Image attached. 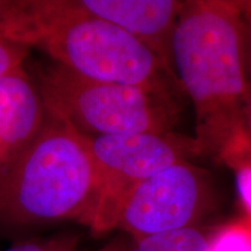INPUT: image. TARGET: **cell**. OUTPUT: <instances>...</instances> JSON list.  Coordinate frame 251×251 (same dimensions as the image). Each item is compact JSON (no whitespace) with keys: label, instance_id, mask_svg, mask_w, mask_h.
Segmentation results:
<instances>
[{"label":"cell","instance_id":"cell-1","mask_svg":"<svg viewBox=\"0 0 251 251\" xmlns=\"http://www.w3.org/2000/svg\"><path fill=\"white\" fill-rule=\"evenodd\" d=\"M246 1H185L171 40V65L196 114L202 156L230 168L251 150Z\"/></svg>","mask_w":251,"mask_h":251},{"label":"cell","instance_id":"cell-2","mask_svg":"<svg viewBox=\"0 0 251 251\" xmlns=\"http://www.w3.org/2000/svg\"><path fill=\"white\" fill-rule=\"evenodd\" d=\"M96 166L86 136L47 115L37 136L0 170V221L72 220L90 227Z\"/></svg>","mask_w":251,"mask_h":251},{"label":"cell","instance_id":"cell-3","mask_svg":"<svg viewBox=\"0 0 251 251\" xmlns=\"http://www.w3.org/2000/svg\"><path fill=\"white\" fill-rule=\"evenodd\" d=\"M39 92L48 117L84 136L171 131V100L140 87L91 80L55 64Z\"/></svg>","mask_w":251,"mask_h":251},{"label":"cell","instance_id":"cell-4","mask_svg":"<svg viewBox=\"0 0 251 251\" xmlns=\"http://www.w3.org/2000/svg\"><path fill=\"white\" fill-rule=\"evenodd\" d=\"M68 13L40 47L56 62L87 79L140 87L170 99L164 63L142 41L115 25L81 14L67 0Z\"/></svg>","mask_w":251,"mask_h":251},{"label":"cell","instance_id":"cell-5","mask_svg":"<svg viewBox=\"0 0 251 251\" xmlns=\"http://www.w3.org/2000/svg\"><path fill=\"white\" fill-rule=\"evenodd\" d=\"M96 166V206L90 229L105 234L117 227L130 191L179 162L202 156L194 137L168 133L86 136Z\"/></svg>","mask_w":251,"mask_h":251},{"label":"cell","instance_id":"cell-6","mask_svg":"<svg viewBox=\"0 0 251 251\" xmlns=\"http://www.w3.org/2000/svg\"><path fill=\"white\" fill-rule=\"evenodd\" d=\"M205 170L179 162L135 186L122 203L117 227L131 237L194 227L213 207Z\"/></svg>","mask_w":251,"mask_h":251},{"label":"cell","instance_id":"cell-7","mask_svg":"<svg viewBox=\"0 0 251 251\" xmlns=\"http://www.w3.org/2000/svg\"><path fill=\"white\" fill-rule=\"evenodd\" d=\"M81 14L101 19L142 41L175 76L171 40L185 1L179 0H71Z\"/></svg>","mask_w":251,"mask_h":251},{"label":"cell","instance_id":"cell-8","mask_svg":"<svg viewBox=\"0 0 251 251\" xmlns=\"http://www.w3.org/2000/svg\"><path fill=\"white\" fill-rule=\"evenodd\" d=\"M46 119L39 89L23 68L0 83V170L35 139Z\"/></svg>","mask_w":251,"mask_h":251},{"label":"cell","instance_id":"cell-9","mask_svg":"<svg viewBox=\"0 0 251 251\" xmlns=\"http://www.w3.org/2000/svg\"><path fill=\"white\" fill-rule=\"evenodd\" d=\"M0 39L37 46L41 25L37 0H0Z\"/></svg>","mask_w":251,"mask_h":251},{"label":"cell","instance_id":"cell-10","mask_svg":"<svg viewBox=\"0 0 251 251\" xmlns=\"http://www.w3.org/2000/svg\"><path fill=\"white\" fill-rule=\"evenodd\" d=\"M209 235L199 226L131 237L127 251H209Z\"/></svg>","mask_w":251,"mask_h":251},{"label":"cell","instance_id":"cell-11","mask_svg":"<svg viewBox=\"0 0 251 251\" xmlns=\"http://www.w3.org/2000/svg\"><path fill=\"white\" fill-rule=\"evenodd\" d=\"M209 251H251V222L236 220L209 235Z\"/></svg>","mask_w":251,"mask_h":251},{"label":"cell","instance_id":"cell-12","mask_svg":"<svg viewBox=\"0 0 251 251\" xmlns=\"http://www.w3.org/2000/svg\"><path fill=\"white\" fill-rule=\"evenodd\" d=\"M29 46L8 39H0V83L19 69L29 52Z\"/></svg>","mask_w":251,"mask_h":251},{"label":"cell","instance_id":"cell-13","mask_svg":"<svg viewBox=\"0 0 251 251\" xmlns=\"http://www.w3.org/2000/svg\"><path fill=\"white\" fill-rule=\"evenodd\" d=\"M230 169L235 171L238 197L247 214V220L251 222V150L238 158Z\"/></svg>","mask_w":251,"mask_h":251},{"label":"cell","instance_id":"cell-14","mask_svg":"<svg viewBox=\"0 0 251 251\" xmlns=\"http://www.w3.org/2000/svg\"><path fill=\"white\" fill-rule=\"evenodd\" d=\"M6 251H77V241L74 236H61L20 243Z\"/></svg>","mask_w":251,"mask_h":251},{"label":"cell","instance_id":"cell-15","mask_svg":"<svg viewBox=\"0 0 251 251\" xmlns=\"http://www.w3.org/2000/svg\"><path fill=\"white\" fill-rule=\"evenodd\" d=\"M247 23V64L248 79H249V124L251 129V1H246L244 5Z\"/></svg>","mask_w":251,"mask_h":251},{"label":"cell","instance_id":"cell-16","mask_svg":"<svg viewBox=\"0 0 251 251\" xmlns=\"http://www.w3.org/2000/svg\"><path fill=\"white\" fill-rule=\"evenodd\" d=\"M97 251H127V242L126 241H114Z\"/></svg>","mask_w":251,"mask_h":251}]
</instances>
